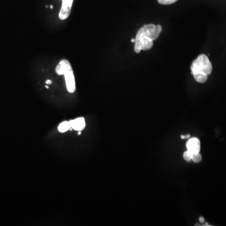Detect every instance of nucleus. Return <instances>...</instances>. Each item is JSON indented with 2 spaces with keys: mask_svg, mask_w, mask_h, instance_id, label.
<instances>
[{
  "mask_svg": "<svg viewBox=\"0 0 226 226\" xmlns=\"http://www.w3.org/2000/svg\"><path fill=\"white\" fill-rule=\"evenodd\" d=\"M134 50H135V52L137 54H139L141 50L140 44L139 43L138 41H135V48H134Z\"/></svg>",
  "mask_w": 226,
  "mask_h": 226,
  "instance_id": "13",
  "label": "nucleus"
},
{
  "mask_svg": "<svg viewBox=\"0 0 226 226\" xmlns=\"http://www.w3.org/2000/svg\"><path fill=\"white\" fill-rule=\"evenodd\" d=\"M71 128L75 130L81 131L86 127V122L84 118H79L70 121Z\"/></svg>",
  "mask_w": 226,
  "mask_h": 226,
  "instance_id": "7",
  "label": "nucleus"
},
{
  "mask_svg": "<svg viewBox=\"0 0 226 226\" xmlns=\"http://www.w3.org/2000/svg\"><path fill=\"white\" fill-rule=\"evenodd\" d=\"M190 69L192 75L195 73H204L208 75L212 73V65L206 55L201 54L192 62Z\"/></svg>",
  "mask_w": 226,
  "mask_h": 226,
  "instance_id": "2",
  "label": "nucleus"
},
{
  "mask_svg": "<svg viewBox=\"0 0 226 226\" xmlns=\"http://www.w3.org/2000/svg\"><path fill=\"white\" fill-rule=\"evenodd\" d=\"M193 75L195 80L198 83H204L208 79V75L204 73H195Z\"/></svg>",
  "mask_w": 226,
  "mask_h": 226,
  "instance_id": "8",
  "label": "nucleus"
},
{
  "mask_svg": "<svg viewBox=\"0 0 226 226\" xmlns=\"http://www.w3.org/2000/svg\"><path fill=\"white\" fill-rule=\"evenodd\" d=\"M186 147L187 150L193 154L199 153L200 150V142L197 138H190L187 142Z\"/></svg>",
  "mask_w": 226,
  "mask_h": 226,
  "instance_id": "5",
  "label": "nucleus"
},
{
  "mask_svg": "<svg viewBox=\"0 0 226 226\" xmlns=\"http://www.w3.org/2000/svg\"><path fill=\"white\" fill-rule=\"evenodd\" d=\"M192 156H193V153H191L190 152H189V151H187V152H185L183 153V158L184 160L187 161V162H189L190 160H192Z\"/></svg>",
  "mask_w": 226,
  "mask_h": 226,
  "instance_id": "11",
  "label": "nucleus"
},
{
  "mask_svg": "<svg viewBox=\"0 0 226 226\" xmlns=\"http://www.w3.org/2000/svg\"><path fill=\"white\" fill-rule=\"evenodd\" d=\"M46 88H47V89H48V87L47 86H46Z\"/></svg>",
  "mask_w": 226,
  "mask_h": 226,
  "instance_id": "18",
  "label": "nucleus"
},
{
  "mask_svg": "<svg viewBox=\"0 0 226 226\" xmlns=\"http://www.w3.org/2000/svg\"><path fill=\"white\" fill-rule=\"evenodd\" d=\"M52 83V81L50 80H47L46 81V84H51Z\"/></svg>",
  "mask_w": 226,
  "mask_h": 226,
  "instance_id": "16",
  "label": "nucleus"
},
{
  "mask_svg": "<svg viewBox=\"0 0 226 226\" xmlns=\"http://www.w3.org/2000/svg\"><path fill=\"white\" fill-rule=\"evenodd\" d=\"M55 72L58 75H64L66 87L70 93H74L76 89L75 77L70 63L69 61L63 59L58 62Z\"/></svg>",
  "mask_w": 226,
  "mask_h": 226,
  "instance_id": "1",
  "label": "nucleus"
},
{
  "mask_svg": "<svg viewBox=\"0 0 226 226\" xmlns=\"http://www.w3.org/2000/svg\"><path fill=\"white\" fill-rule=\"evenodd\" d=\"M71 128L70 121H64L61 123L58 127V130L61 133H64Z\"/></svg>",
  "mask_w": 226,
  "mask_h": 226,
  "instance_id": "9",
  "label": "nucleus"
},
{
  "mask_svg": "<svg viewBox=\"0 0 226 226\" xmlns=\"http://www.w3.org/2000/svg\"><path fill=\"white\" fill-rule=\"evenodd\" d=\"M131 41H132V42H133V43H135V38L131 39Z\"/></svg>",
  "mask_w": 226,
  "mask_h": 226,
  "instance_id": "17",
  "label": "nucleus"
},
{
  "mask_svg": "<svg viewBox=\"0 0 226 226\" xmlns=\"http://www.w3.org/2000/svg\"><path fill=\"white\" fill-rule=\"evenodd\" d=\"M135 41H139L142 50H148L153 46V41L146 37H142L138 39H135Z\"/></svg>",
  "mask_w": 226,
  "mask_h": 226,
  "instance_id": "6",
  "label": "nucleus"
},
{
  "mask_svg": "<svg viewBox=\"0 0 226 226\" xmlns=\"http://www.w3.org/2000/svg\"><path fill=\"white\" fill-rule=\"evenodd\" d=\"M62 7L58 14V17L61 20H65L67 18L71 12L73 0H62Z\"/></svg>",
  "mask_w": 226,
  "mask_h": 226,
  "instance_id": "4",
  "label": "nucleus"
},
{
  "mask_svg": "<svg viewBox=\"0 0 226 226\" xmlns=\"http://www.w3.org/2000/svg\"><path fill=\"white\" fill-rule=\"evenodd\" d=\"M192 160L196 163H199L202 160V155L200 154V153H194L193 154V156H192Z\"/></svg>",
  "mask_w": 226,
  "mask_h": 226,
  "instance_id": "10",
  "label": "nucleus"
},
{
  "mask_svg": "<svg viewBox=\"0 0 226 226\" xmlns=\"http://www.w3.org/2000/svg\"><path fill=\"white\" fill-rule=\"evenodd\" d=\"M199 221H200V222L201 224H203V223H204V222H205V219H204V217H200V218H199Z\"/></svg>",
  "mask_w": 226,
  "mask_h": 226,
  "instance_id": "14",
  "label": "nucleus"
},
{
  "mask_svg": "<svg viewBox=\"0 0 226 226\" xmlns=\"http://www.w3.org/2000/svg\"><path fill=\"white\" fill-rule=\"evenodd\" d=\"M162 31V27L160 25H145L138 30L135 39H138L142 37H146L155 41L158 38Z\"/></svg>",
  "mask_w": 226,
  "mask_h": 226,
  "instance_id": "3",
  "label": "nucleus"
},
{
  "mask_svg": "<svg viewBox=\"0 0 226 226\" xmlns=\"http://www.w3.org/2000/svg\"><path fill=\"white\" fill-rule=\"evenodd\" d=\"M177 1L178 0H158V2L160 5H172Z\"/></svg>",
  "mask_w": 226,
  "mask_h": 226,
  "instance_id": "12",
  "label": "nucleus"
},
{
  "mask_svg": "<svg viewBox=\"0 0 226 226\" xmlns=\"http://www.w3.org/2000/svg\"><path fill=\"white\" fill-rule=\"evenodd\" d=\"M190 138V136L189 135H185V136H183V135L181 136V138L182 139H187V138Z\"/></svg>",
  "mask_w": 226,
  "mask_h": 226,
  "instance_id": "15",
  "label": "nucleus"
}]
</instances>
